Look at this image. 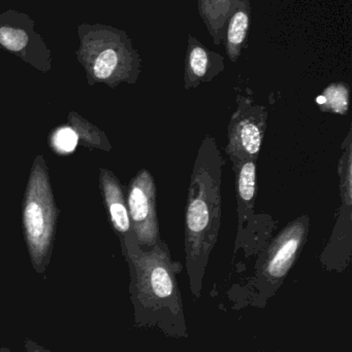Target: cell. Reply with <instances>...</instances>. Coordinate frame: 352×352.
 I'll use <instances>...</instances> for the list:
<instances>
[{"instance_id":"cell-1","label":"cell","mask_w":352,"mask_h":352,"mask_svg":"<svg viewBox=\"0 0 352 352\" xmlns=\"http://www.w3.org/2000/svg\"><path fill=\"white\" fill-rule=\"evenodd\" d=\"M120 242L130 268L134 326L159 331L169 338L187 339L189 333L177 278L183 268L181 263L173 260L163 239L152 248H142L132 233Z\"/></svg>"},{"instance_id":"cell-2","label":"cell","mask_w":352,"mask_h":352,"mask_svg":"<svg viewBox=\"0 0 352 352\" xmlns=\"http://www.w3.org/2000/svg\"><path fill=\"white\" fill-rule=\"evenodd\" d=\"M222 155L212 136L202 140L188 188L185 208V258L190 291L202 296L205 274L221 226Z\"/></svg>"},{"instance_id":"cell-3","label":"cell","mask_w":352,"mask_h":352,"mask_svg":"<svg viewBox=\"0 0 352 352\" xmlns=\"http://www.w3.org/2000/svg\"><path fill=\"white\" fill-rule=\"evenodd\" d=\"M76 32L80 45L76 57L89 86L105 84L115 89L122 82L136 84L141 58L125 31L101 23H82Z\"/></svg>"},{"instance_id":"cell-4","label":"cell","mask_w":352,"mask_h":352,"mask_svg":"<svg viewBox=\"0 0 352 352\" xmlns=\"http://www.w3.org/2000/svg\"><path fill=\"white\" fill-rule=\"evenodd\" d=\"M309 225V217L302 215L279 233L256 265L253 276L246 285H240L237 292L229 294L231 309L266 308L301 254Z\"/></svg>"},{"instance_id":"cell-5","label":"cell","mask_w":352,"mask_h":352,"mask_svg":"<svg viewBox=\"0 0 352 352\" xmlns=\"http://www.w3.org/2000/svg\"><path fill=\"white\" fill-rule=\"evenodd\" d=\"M59 214L45 157L39 155L33 161L25 190L22 223L31 265L41 275L51 262Z\"/></svg>"},{"instance_id":"cell-6","label":"cell","mask_w":352,"mask_h":352,"mask_svg":"<svg viewBox=\"0 0 352 352\" xmlns=\"http://www.w3.org/2000/svg\"><path fill=\"white\" fill-rule=\"evenodd\" d=\"M34 27V21L24 12L14 10L1 12L0 49L47 74L52 69V52Z\"/></svg>"},{"instance_id":"cell-7","label":"cell","mask_w":352,"mask_h":352,"mask_svg":"<svg viewBox=\"0 0 352 352\" xmlns=\"http://www.w3.org/2000/svg\"><path fill=\"white\" fill-rule=\"evenodd\" d=\"M267 122L266 107L246 98L238 103L227 128L229 142L225 146V153L233 164L244 160L258 161Z\"/></svg>"},{"instance_id":"cell-8","label":"cell","mask_w":352,"mask_h":352,"mask_svg":"<svg viewBox=\"0 0 352 352\" xmlns=\"http://www.w3.org/2000/svg\"><path fill=\"white\" fill-rule=\"evenodd\" d=\"M132 233L138 245L150 248L161 238L156 207V184L150 171L141 169L132 178L126 192Z\"/></svg>"},{"instance_id":"cell-9","label":"cell","mask_w":352,"mask_h":352,"mask_svg":"<svg viewBox=\"0 0 352 352\" xmlns=\"http://www.w3.org/2000/svg\"><path fill=\"white\" fill-rule=\"evenodd\" d=\"M99 188L107 217L119 239L132 233L124 186L111 170L99 169Z\"/></svg>"},{"instance_id":"cell-10","label":"cell","mask_w":352,"mask_h":352,"mask_svg":"<svg viewBox=\"0 0 352 352\" xmlns=\"http://www.w3.org/2000/svg\"><path fill=\"white\" fill-rule=\"evenodd\" d=\"M223 70L221 56L208 51L196 39L190 41L186 57L185 89L196 88L202 82H209Z\"/></svg>"},{"instance_id":"cell-11","label":"cell","mask_w":352,"mask_h":352,"mask_svg":"<svg viewBox=\"0 0 352 352\" xmlns=\"http://www.w3.org/2000/svg\"><path fill=\"white\" fill-rule=\"evenodd\" d=\"M240 228L252 217L256 198V161L234 163Z\"/></svg>"},{"instance_id":"cell-12","label":"cell","mask_w":352,"mask_h":352,"mask_svg":"<svg viewBox=\"0 0 352 352\" xmlns=\"http://www.w3.org/2000/svg\"><path fill=\"white\" fill-rule=\"evenodd\" d=\"M238 6L229 20L227 37V55L234 62L239 58L249 27V2L242 0L238 1Z\"/></svg>"},{"instance_id":"cell-13","label":"cell","mask_w":352,"mask_h":352,"mask_svg":"<svg viewBox=\"0 0 352 352\" xmlns=\"http://www.w3.org/2000/svg\"><path fill=\"white\" fill-rule=\"evenodd\" d=\"M68 126L74 130L78 144L85 148L111 152L112 146L103 130L81 117L76 111H70L68 117Z\"/></svg>"},{"instance_id":"cell-14","label":"cell","mask_w":352,"mask_h":352,"mask_svg":"<svg viewBox=\"0 0 352 352\" xmlns=\"http://www.w3.org/2000/svg\"><path fill=\"white\" fill-rule=\"evenodd\" d=\"M316 101L322 111L346 116L349 113V87L344 84L330 85Z\"/></svg>"},{"instance_id":"cell-15","label":"cell","mask_w":352,"mask_h":352,"mask_svg":"<svg viewBox=\"0 0 352 352\" xmlns=\"http://www.w3.org/2000/svg\"><path fill=\"white\" fill-rule=\"evenodd\" d=\"M346 151L343 153L342 158L339 166V173L341 178V195H342L343 204L351 206V133L347 136L344 144Z\"/></svg>"},{"instance_id":"cell-16","label":"cell","mask_w":352,"mask_h":352,"mask_svg":"<svg viewBox=\"0 0 352 352\" xmlns=\"http://www.w3.org/2000/svg\"><path fill=\"white\" fill-rule=\"evenodd\" d=\"M66 142L74 150V146L78 144V138H76V133L70 126L68 128H58L54 131V133L52 134V140L50 138V148L52 146V148L57 154H68Z\"/></svg>"},{"instance_id":"cell-17","label":"cell","mask_w":352,"mask_h":352,"mask_svg":"<svg viewBox=\"0 0 352 352\" xmlns=\"http://www.w3.org/2000/svg\"><path fill=\"white\" fill-rule=\"evenodd\" d=\"M203 10H204L205 16L209 19V23L211 25L216 23L217 20H220L221 16L225 18V14L231 12V8H233V1L231 0H202ZM220 26L221 25L220 22Z\"/></svg>"},{"instance_id":"cell-18","label":"cell","mask_w":352,"mask_h":352,"mask_svg":"<svg viewBox=\"0 0 352 352\" xmlns=\"http://www.w3.org/2000/svg\"><path fill=\"white\" fill-rule=\"evenodd\" d=\"M25 352H51L49 349L39 345V343L34 342L31 339H26L24 342Z\"/></svg>"},{"instance_id":"cell-19","label":"cell","mask_w":352,"mask_h":352,"mask_svg":"<svg viewBox=\"0 0 352 352\" xmlns=\"http://www.w3.org/2000/svg\"><path fill=\"white\" fill-rule=\"evenodd\" d=\"M0 352H12V351H10V349H8V347H1V349H0Z\"/></svg>"},{"instance_id":"cell-20","label":"cell","mask_w":352,"mask_h":352,"mask_svg":"<svg viewBox=\"0 0 352 352\" xmlns=\"http://www.w3.org/2000/svg\"><path fill=\"white\" fill-rule=\"evenodd\" d=\"M274 352H285V351H274Z\"/></svg>"}]
</instances>
